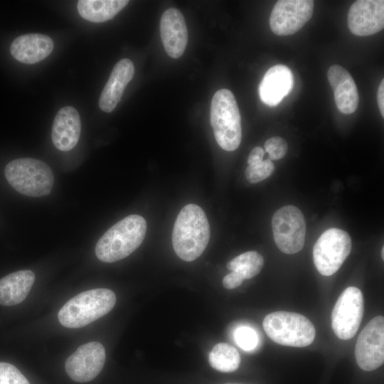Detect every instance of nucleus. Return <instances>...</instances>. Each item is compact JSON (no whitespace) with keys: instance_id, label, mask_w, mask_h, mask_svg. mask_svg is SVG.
I'll use <instances>...</instances> for the list:
<instances>
[{"instance_id":"5","label":"nucleus","mask_w":384,"mask_h":384,"mask_svg":"<svg viewBox=\"0 0 384 384\" xmlns=\"http://www.w3.org/2000/svg\"><path fill=\"white\" fill-rule=\"evenodd\" d=\"M4 174L9 184L20 193L30 197L48 195L54 183L50 168L33 158L14 159L5 167Z\"/></svg>"},{"instance_id":"14","label":"nucleus","mask_w":384,"mask_h":384,"mask_svg":"<svg viewBox=\"0 0 384 384\" xmlns=\"http://www.w3.org/2000/svg\"><path fill=\"white\" fill-rule=\"evenodd\" d=\"M160 35L166 53L173 58H180L188 42V31L185 18L177 9L170 8L162 14Z\"/></svg>"},{"instance_id":"16","label":"nucleus","mask_w":384,"mask_h":384,"mask_svg":"<svg viewBox=\"0 0 384 384\" xmlns=\"http://www.w3.org/2000/svg\"><path fill=\"white\" fill-rule=\"evenodd\" d=\"M81 132L78 112L71 106L62 107L56 114L52 127L53 145L60 151H68L77 144Z\"/></svg>"},{"instance_id":"13","label":"nucleus","mask_w":384,"mask_h":384,"mask_svg":"<svg viewBox=\"0 0 384 384\" xmlns=\"http://www.w3.org/2000/svg\"><path fill=\"white\" fill-rule=\"evenodd\" d=\"M347 23L350 31L358 36L378 33L384 28V1H356L349 9Z\"/></svg>"},{"instance_id":"17","label":"nucleus","mask_w":384,"mask_h":384,"mask_svg":"<svg viewBox=\"0 0 384 384\" xmlns=\"http://www.w3.org/2000/svg\"><path fill=\"white\" fill-rule=\"evenodd\" d=\"M294 76L284 65L271 67L264 75L259 87L261 100L269 106L277 105L292 90Z\"/></svg>"},{"instance_id":"21","label":"nucleus","mask_w":384,"mask_h":384,"mask_svg":"<svg viewBox=\"0 0 384 384\" xmlns=\"http://www.w3.org/2000/svg\"><path fill=\"white\" fill-rule=\"evenodd\" d=\"M128 3L127 0H80L77 8L79 14L85 20L101 23L112 18Z\"/></svg>"},{"instance_id":"27","label":"nucleus","mask_w":384,"mask_h":384,"mask_svg":"<svg viewBox=\"0 0 384 384\" xmlns=\"http://www.w3.org/2000/svg\"><path fill=\"white\" fill-rule=\"evenodd\" d=\"M235 339L237 344L245 351L255 348L257 343L255 331L247 326L240 327L235 331Z\"/></svg>"},{"instance_id":"23","label":"nucleus","mask_w":384,"mask_h":384,"mask_svg":"<svg viewBox=\"0 0 384 384\" xmlns=\"http://www.w3.org/2000/svg\"><path fill=\"white\" fill-rule=\"evenodd\" d=\"M264 265L263 257L256 251L240 254L229 261L227 268L238 272L244 279H251L260 273Z\"/></svg>"},{"instance_id":"7","label":"nucleus","mask_w":384,"mask_h":384,"mask_svg":"<svg viewBox=\"0 0 384 384\" xmlns=\"http://www.w3.org/2000/svg\"><path fill=\"white\" fill-rule=\"evenodd\" d=\"M351 247V238L347 232L336 228L326 230L313 247L316 268L322 275L334 274L349 255Z\"/></svg>"},{"instance_id":"22","label":"nucleus","mask_w":384,"mask_h":384,"mask_svg":"<svg viewBox=\"0 0 384 384\" xmlns=\"http://www.w3.org/2000/svg\"><path fill=\"white\" fill-rule=\"evenodd\" d=\"M210 366L223 373L236 370L240 363L238 351L228 343H218L212 348L208 356Z\"/></svg>"},{"instance_id":"31","label":"nucleus","mask_w":384,"mask_h":384,"mask_svg":"<svg viewBox=\"0 0 384 384\" xmlns=\"http://www.w3.org/2000/svg\"><path fill=\"white\" fill-rule=\"evenodd\" d=\"M382 258L384 259V247H382V254H381Z\"/></svg>"},{"instance_id":"20","label":"nucleus","mask_w":384,"mask_h":384,"mask_svg":"<svg viewBox=\"0 0 384 384\" xmlns=\"http://www.w3.org/2000/svg\"><path fill=\"white\" fill-rule=\"evenodd\" d=\"M35 274L31 270L12 272L0 279V304L14 306L22 302L29 293Z\"/></svg>"},{"instance_id":"1","label":"nucleus","mask_w":384,"mask_h":384,"mask_svg":"<svg viewBox=\"0 0 384 384\" xmlns=\"http://www.w3.org/2000/svg\"><path fill=\"white\" fill-rule=\"evenodd\" d=\"M210 239V225L203 210L196 204L185 206L178 213L172 233L177 256L186 262L197 259Z\"/></svg>"},{"instance_id":"32","label":"nucleus","mask_w":384,"mask_h":384,"mask_svg":"<svg viewBox=\"0 0 384 384\" xmlns=\"http://www.w3.org/2000/svg\"><path fill=\"white\" fill-rule=\"evenodd\" d=\"M226 384H234V383H226Z\"/></svg>"},{"instance_id":"19","label":"nucleus","mask_w":384,"mask_h":384,"mask_svg":"<svg viewBox=\"0 0 384 384\" xmlns=\"http://www.w3.org/2000/svg\"><path fill=\"white\" fill-rule=\"evenodd\" d=\"M53 47V41L49 36L41 33H28L14 40L10 52L18 61L34 64L46 58Z\"/></svg>"},{"instance_id":"8","label":"nucleus","mask_w":384,"mask_h":384,"mask_svg":"<svg viewBox=\"0 0 384 384\" xmlns=\"http://www.w3.org/2000/svg\"><path fill=\"white\" fill-rule=\"evenodd\" d=\"M273 238L277 247L285 254L302 250L306 237V221L302 211L287 205L274 213L272 219Z\"/></svg>"},{"instance_id":"2","label":"nucleus","mask_w":384,"mask_h":384,"mask_svg":"<svg viewBox=\"0 0 384 384\" xmlns=\"http://www.w3.org/2000/svg\"><path fill=\"white\" fill-rule=\"evenodd\" d=\"M146 228V222L142 216L132 214L125 217L99 239L95 246L97 257L108 263L127 257L142 244Z\"/></svg>"},{"instance_id":"15","label":"nucleus","mask_w":384,"mask_h":384,"mask_svg":"<svg viewBox=\"0 0 384 384\" xmlns=\"http://www.w3.org/2000/svg\"><path fill=\"white\" fill-rule=\"evenodd\" d=\"M327 78L338 110L346 114L354 112L358 105L359 96L351 74L341 65H334L329 68Z\"/></svg>"},{"instance_id":"4","label":"nucleus","mask_w":384,"mask_h":384,"mask_svg":"<svg viewBox=\"0 0 384 384\" xmlns=\"http://www.w3.org/2000/svg\"><path fill=\"white\" fill-rule=\"evenodd\" d=\"M210 122L218 144L224 150L237 149L242 139L241 118L238 103L228 89L218 90L213 95Z\"/></svg>"},{"instance_id":"26","label":"nucleus","mask_w":384,"mask_h":384,"mask_svg":"<svg viewBox=\"0 0 384 384\" xmlns=\"http://www.w3.org/2000/svg\"><path fill=\"white\" fill-rule=\"evenodd\" d=\"M265 150L269 154V159L279 160L283 158L288 150L287 142L280 137H273L265 143Z\"/></svg>"},{"instance_id":"6","label":"nucleus","mask_w":384,"mask_h":384,"mask_svg":"<svg viewBox=\"0 0 384 384\" xmlns=\"http://www.w3.org/2000/svg\"><path fill=\"white\" fill-rule=\"evenodd\" d=\"M262 326L272 341L286 346H307L314 341L316 334L311 321L294 312L279 311L268 314Z\"/></svg>"},{"instance_id":"30","label":"nucleus","mask_w":384,"mask_h":384,"mask_svg":"<svg viewBox=\"0 0 384 384\" xmlns=\"http://www.w3.org/2000/svg\"><path fill=\"white\" fill-rule=\"evenodd\" d=\"M377 102L381 116L384 117V80L379 85L377 91Z\"/></svg>"},{"instance_id":"3","label":"nucleus","mask_w":384,"mask_h":384,"mask_svg":"<svg viewBox=\"0 0 384 384\" xmlns=\"http://www.w3.org/2000/svg\"><path fill=\"white\" fill-rule=\"evenodd\" d=\"M115 303L116 295L111 289L87 290L68 301L60 309L58 318L65 327H84L109 313Z\"/></svg>"},{"instance_id":"18","label":"nucleus","mask_w":384,"mask_h":384,"mask_svg":"<svg viewBox=\"0 0 384 384\" xmlns=\"http://www.w3.org/2000/svg\"><path fill=\"white\" fill-rule=\"evenodd\" d=\"M134 74V66L129 59H122L114 65L100 97L99 106L102 111L114 110Z\"/></svg>"},{"instance_id":"28","label":"nucleus","mask_w":384,"mask_h":384,"mask_svg":"<svg viewBox=\"0 0 384 384\" xmlns=\"http://www.w3.org/2000/svg\"><path fill=\"white\" fill-rule=\"evenodd\" d=\"M244 278L238 272L232 271L223 279V285L225 289H233L239 287Z\"/></svg>"},{"instance_id":"24","label":"nucleus","mask_w":384,"mask_h":384,"mask_svg":"<svg viewBox=\"0 0 384 384\" xmlns=\"http://www.w3.org/2000/svg\"><path fill=\"white\" fill-rule=\"evenodd\" d=\"M274 171V164L270 159L248 165L245 170V177L251 183H259L268 178Z\"/></svg>"},{"instance_id":"25","label":"nucleus","mask_w":384,"mask_h":384,"mask_svg":"<svg viewBox=\"0 0 384 384\" xmlns=\"http://www.w3.org/2000/svg\"><path fill=\"white\" fill-rule=\"evenodd\" d=\"M0 384H30L26 377L14 365L0 362Z\"/></svg>"},{"instance_id":"11","label":"nucleus","mask_w":384,"mask_h":384,"mask_svg":"<svg viewBox=\"0 0 384 384\" xmlns=\"http://www.w3.org/2000/svg\"><path fill=\"white\" fill-rule=\"evenodd\" d=\"M314 1L280 0L274 4L270 17L272 31L288 36L299 31L311 18Z\"/></svg>"},{"instance_id":"12","label":"nucleus","mask_w":384,"mask_h":384,"mask_svg":"<svg viewBox=\"0 0 384 384\" xmlns=\"http://www.w3.org/2000/svg\"><path fill=\"white\" fill-rule=\"evenodd\" d=\"M105 359V350L102 344L91 341L80 346L67 358L65 371L75 382H89L101 372Z\"/></svg>"},{"instance_id":"29","label":"nucleus","mask_w":384,"mask_h":384,"mask_svg":"<svg viewBox=\"0 0 384 384\" xmlns=\"http://www.w3.org/2000/svg\"><path fill=\"white\" fill-rule=\"evenodd\" d=\"M264 154L265 151L262 147H254L250 151L247 159L248 165L257 164L262 161L263 160Z\"/></svg>"},{"instance_id":"10","label":"nucleus","mask_w":384,"mask_h":384,"mask_svg":"<svg viewBox=\"0 0 384 384\" xmlns=\"http://www.w3.org/2000/svg\"><path fill=\"white\" fill-rule=\"evenodd\" d=\"M358 366L363 370L377 369L384 362V318L372 319L360 333L355 348Z\"/></svg>"},{"instance_id":"9","label":"nucleus","mask_w":384,"mask_h":384,"mask_svg":"<svg viewBox=\"0 0 384 384\" xmlns=\"http://www.w3.org/2000/svg\"><path fill=\"white\" fill-rule=\"evenodd\" d=\"M363 312L362 292L356 287L345 289L331 313V327L335 335L342 340L352 338L358 331Z\"/></svg>"}]
</instances>
